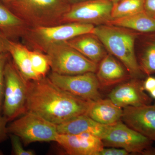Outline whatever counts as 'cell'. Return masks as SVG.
Returning <instances> with one entry per match:
<instances>
[{
    "label": "cell",
    "instance_id": "cell-1",
    "mask_svg": "<svg viewBox=\"0 0 155 155\" xmlns=\"http://www.w3.org/2000/svg\"><path fill=\"white\" fill-rule=\"evenodd\" d=\"M92 102L61 89L48 78L28 81L25 113L36 114L56 125L87 115Z\"/></svg>",
    "mask_w": 155,
    "mask_h": 155
},
{
    "label": "cell",
    "instance_id": "cell-2",
    "mask_svg": "<svg viewBox=\"0 0 155 155\" xmlns=\"http://www.w3.org/2000/svg\"><path fill=\"white\" fill-rule=\"evenodd\" d=\"M92 33L99 39L108 52L124 65L131 78L141 79L143 77L145 74L135 55V33L127 28L104 24L94 27Z\"/></svg>",
    "mask_w": 155,
    "mask_h": 155
},
{
    "label": "cell",
    "instance_id": "cell-3",
    "mask_svg": "<svg viewBox=\"0 0 155 155\" xmlns=\"http://www.w3.org/2000/svg\"><path fill=\"white\" fill-rule=\"evenodd\" d=\"M7 6L18 17L36 27L62 21L71 5L65 0H13Z\"/></svg>",
    "mask_w": 155,
    "mask_h": 155
},
{
    "label": "cell",
    "instance_id": "cell-4",
    "mask_svg": "<svg viewBox=\"0 0 155 155\" xmlns=\"http://www.w3.org/2000/svg\"><path fill=\"white\" fill-rule=\"evenodd\" d=\"M52 72L72 75L87 72L96 73L98 64L84 57L67 41L54 44L45 50Z\"/></svg>",
    "mask_w": 155,
    "mask_h": 155
},
{
    "label": "cell",
    "instance_id": "cell-5",
    "mask_svg": "<svg viewBox=\"0 0 155 155\" xmlns=\"http://www.w3.org/2000/svg\"><path fill=\"white\" fill-rule=\"evenodd\" d=\"M4 74L5 92L2 111L9 121H13L26 112L28 81L9 58L5 66Z\"/></svg>",
    "mask_w": 155,
    "mask_h": 155
},
{
    "label": "cell",
    "instance_id": "cell-6",
    "mask_svg": "<svg viewBox=\"0 0 155 155\" xmlns=\"http://www.w3.org/2000/svg\"><path fill=\"white\" fill-rule=\"evenodd\" d=\"M9 134L18 136L26 145L36 142L55 141L58 134L57 125L42 117L26 112L8 126Z\"/></svg>",
    "mask_w": 155,
    "mask_h": 155
},
{
    "label": "cell",
    "instance_id": "cell-7",
    "mask_svg": "<svg viewBox=\"0 0 155 155\" xmlns=\"http://www.w3.org/2000/svg\"><path fill=\"white\" fill-rule=\"evenodd\" d=\"M94 25L92 24L69 22L56 26H36L29 33V38L33 44L45 50L48 47L84 34L92 33Z\"/></svg>",
    "mask_w": 155,
    "mask_h": 155
},
{
    "label": "cell",
    "instance_id": "cell-8",
    "mask_svg": "<svg viewBox=\"0 0 155 155\" xmlns=\"http://www.w3.org/2000/svg\"><path fill=\"white\" fill-rule=\"evenodd\" d=\"M104 146L119 148L129 153L142 154L152 146L153 141L128 127L122 120L109 125L101 138Z\"/></svg>",
    "mask_w": 155,
    "mask_h": 155
},
{
    "label": "cell",
    "instance_id": "cell-9",
    "mask_svg": "<svg viewBox=\"0 0 155 155\" xmlns=\"http://www.w3.org/2000/svg\"><path fill=\"white\" fill-rule=\"evenodd\" d=\"M111 0H84L73 4L64 14L62 22H79L97 25L112 19Z\"/></svg>",
    "mask_w": 155,
    "mask_h": 155
},
{
    "label": "cell",
    "instance_id": "cell-10",
    "mask_svg": "<svg viewBox=\"0 0 155 155\" xmlns=\"http://www.w3.org/2000/svg\"><path fill=\"white\" fill-rule=\"evenodd\" d=\"M48 79L59 88L84 99L94 101L102 98L101 86L94 72L67 75L52 72Z\"/></svg>",
    "mask_w": 155,
    "mask_h": 155
},
{
    "label": "cell",
    "instance_id": "cell-11",
    "mask_svg": "<svg viewBox=\"0 0 155 155\" xmlns=\"http://www.w3.org/2000/svg\"><path fill=\"white\" fill-rule=\"evenodd\" d=\"M144 91L141 79L131 78L117 84L108 97L115 104L122 108L151 104L152 98Z\"/></svg>",
    "mask_w": 155,
    "mask_h": 155
},
{
    "label": "cell",
    "instance_id": "cell-12",
    "mask_svg": "<svg viewBox=\"0 0 155 155\" xmlns=\"http://www.w3.org/2000/svg\"><path fill=\"white\" fill-rule=\"evenodd\" d=\"M55 142L69 155H98L104 147L100 137L89 133L58 134Z\"/></svg>",
    "mask_w": 155,
    "mask_h": 155
},
{
    "label": "cell",
    "instance_id": "cell-13",
    "mask_svg": "<svg viewBox=\"0 0 155 155\" xmlns=\"http://www.w3.org/2000/svg\"><path fill=\"white\" fill-rule=\"evenodd\" d=\"M122 120L128 127L155 141V104L124 108Z\"/></svg>",
    "mask_w": 155,
    "mask_h": 155
},
{
    "label": "cell",
    "instance_id": "cell-14",
    "mask_svg": "<svg viewBox=\"0 0 155 155\" xmlns=\"http://www.w3.org/2000/svg\"><path fill=\"white\" fill-rule=\"evenodd\" d=\"M95 73L101 87L117 85L131 78L124 65L110 53L98 64Z\"/></svg>",
    "mask_w": 155,
    "mask_h": 155
},
{
    "label": "cell",
    "instance_id": "cell-15",
    "mask_svg": "<svg viewBox=\"0 0 155 155\" xmlns=\"http://www.w3.org/2000/svg\"><path fill=\"white\" fill-rule=\"evenodd\" d=\"M67 42L84 57L97 64L108 54L102 43L92 33L81 35Z\"/></svg>",
    "mask_w": 155,
    "mask_h": 155
},
{
    "label": "cell",
    "instance_id": "cell-16",
    "mask_svg": "<svg viewBox=\"0 0 155 155\" xmlns=\"http://www.w3.org/2000/svg\"><path fill=\"white\" fill-rule=\"evenodd\" d=\"M87 115L99 124L109 126L122 120L123 109L109 98H101L92 102Z\"/></svg>",
    "mask_w": 155,
    "mask_h": 155
},
{
    "label": "cell",
    "instance_id": "cell-17",
    "mask_svg": "<svg viewBox=\"0 0 155 155\" xmlns=\"http://www.w3.org/2000/svg\"><path fill=\"white\" fill-rule=\"evenodd\" d=\"M108 126L97 123L86 115H81L57 125L58 134L89 133L101 138Z\"/></svg>",
    "mask_w": 155,
    "mask_h": 155
},
{
    "label": "cell",
    "instance_id": "cell-18",
    "mask_svg": "<svg viewBox=\"0 0 155 155\" xmlns=\"http://www.w3.org/2000/svg\"><path fill=\"white\" fill-rule=\"evenodd\" d=\"M7 51L12 57L17 69L26 80L36 81L41 79L33 70L30 60V51L27 48L8 39Z\"/></svg>",
    "mask_w": 155,
    "mask_h": 155
},
{
    "label": "cell",
    "instance_id": "cell-19",
    "mask_svg": "<svg viewBox=\"0 0 155 155\" xmlns=\"http://www.w3.org/2000/svg\"><path fill=\"white\" fill-rule=\"evenodd\" d=\"M107 24L143 33L155 32V18L150 17L144 11L127 17L112 19Z\"/></svg>",
    "mask_w": 155,
    "mask_h": 155
},
{
    "label": "cell",
    "instance_id": "cell-20",
    "mask_svg": "<svg viewBox=\"0 0 155 155\" xmlns=\"http://www.w3.org/2000/svg\"><path fill=\"white\" fill-rule=\"evenodd\" d=\"M24 21L0 0V34L8 39L22 31Z\"/></svg>",
    "mask_w": 155,
    "mask_h": 155
},
{
    "label": "cell",
    "instance_id": "cell-21",
    "mask_svg": "<svg viewBox=\"0 0 155 155\" xmlns=\"http://www.w3.org/2000/svg\"><path fill=\"white\" fill-rule=\"evenodd\" d=\"M144 0H119L113 3L112 19L127 17L144 11Z\"/></svg>",
    "mask_w": 155,
    "mask_h": 155
},
{
    "label": "cell",
    "instance_id": "cell-22",
    "mask_svg": "<svg viewBox=\"0 0 155 155\" xmlns=\"http://www.w3.org/2000/svg\"><path fill=\"white\" fill-rule=\"evenodd\" d=\"M138 64L145 75L155 73V39L148 42L139 57Z\"/></svg>",
    "mask_w": 155,
    "mask_h": 155
},
{
    "label": "cell",
    "instance_id": "cell-23",
    "mask_svg": "<svg viewBox=\"0 0 155 155\" xmlns=\"http://www.w3.org/2000/svg\"><path fill=\"white\" fill-rule=\"evenodd\" d=\"M30 58L34 72L41 78H45L50 67L47 56L37 51H30Z\"/></svg>",
    "mask_w": 155,
    "mask_h": 155
},
{
    "label": "cell",
    "instance_id": "cell-24",
    "mask_svg": "<svg viewBox=\"0 0 155 155\" xmlns=\"http://www.w3.org/2000/svg\"><path fill=\"white\" fill-rule=\"evenodd\" d=\"M8 52L0 53V111H2L5 92V68L9 58Z\"/></svg>",
    "mask_w": 155,
    "mask_h": 155
},
{
    "label": "cell",
    "instance_id": "cell-25",
    "mask_svg": "<svg viewBox=\"0 0 155 155\" xmlns=\"http://www.w3.org/2000/svg\"><path fill=\"white\" fill-rule=\"evenodd\" d=\"M12 145V153L15 155H34L35 153L31 150L24 149L22 146V140L18 136L9 134Z\"/></svg>",
    "mask_w": 155,
    "mask_h": 155
},
{
    "label": "cell",
    "instance_id": "cell-26",
    "mask_svg": "<svg viewBox=\"0 0 155 155\" xmlns=\"http://www.w3.org/2000/svg\"><path fill=\"white\" fill-rule=\"evenodd\" d=\"M8 122V120L1 114V111H0V143L8 139L9 134L7 124Z\"/></svg>",
    "mask_w": 155,
    "mask_h": 155
},
{
    "label": "cell",
    "instance_id": "cell-27",
    "mask_svg": "<svg viewBox=\"0 0 155 155\" xmlns=\"http://www.w3.org/2000/svg\"><path fill=\"white\" fill-rule=\"evenodd\" d=\"M129 153L126 150L119 148L112 147L103 149L99 153L98 155H127Z\"/></svg>",
    "mask_w": 155,
    "mask_h": 155
},
{
    "label": "cell",
    "instance_id": "cell-28",
    "mask_svg": "<svg viewBox=\"0 0 155 155\" xmlns=\"http://www.w3.org/2000/svg\"><path fill=\"white\" fill-rule=\"evenodd\" d=\"M144 11L150 17L155 18V0H144Z\"/></svg>",
    "mask_w": 155,
    "mask_h": 155
},
{
    "label": "cell",
    "instance_id": "cell-29",
    "mask_svg": "<svg viewBox=\"0 0 155 155\" xmlns=\"http://www.w3.org/2000/svg\"><path fill=\"white\" fill-rule=\"evenodd\" d=\"M143 87L145 91L150 93L155 87V78L149 76L143 81Z\"/></svg>",
    "mask_w": 155,
    "mask_h": 155
},
{
    "label": "cell",
    "instance_id": "cell-30",
    "mask_svg": "<svg viewBox=\"0 0 155 155\" xmlns=\"http://www.w3.org/2000/svg\"><path fill=\"white\" fill-rule=\"evenodd\" d=\"M8 40V39L0 34V53L8 52L7 51Z\"/></svg>",
    "mask_w": 155,
    "mask_h": 155
},
{
    "label": "cell",
    "instance_id": "cell-31",
    "mask_svg": "<svg viewBox=\"0 0 155 155\" xmlns=\"http://www.w3.org/2000/svg\"><path fill=\"white\" fill-rule=\"evenodd\" d=\"M65 1L69 3V4H70V3L75 4V3L79 2L84 1V0H65Z\"/></svg>",
    "mask_w": 155,
    "mask_h": 155
},
{
    "label": "cell",
    "instance_id": "cell-32",
    "mask_svg": "<svg viewBox=\"0 0 155 155\" xmlns=\"http://www.w3.org/2000/svg\"><path fill=\"white\" fill-rule=\"evenodd\" d=\"M1 1L6 5L8 6L13 2V0H1Z\"/></svg>",
    "mask_w": 155,
    "mask_h": 155
},
{
    "label": "cell",
    "instance_id": "cell-33",
    "mask_svg": "<svg viewBox=\"0 0 155 155\" xmlns=\"http://www.w3.org/2000/svg\"><path fill=\"white\" fill-rule=\"evenodd\" d=\"M149 93L152 98L155 99V87Z\"/></svg>",
    "mask_w": 155,
    "mask_h": 155
},
{
    "label": "cell",
    "instance_id": "cell-34",
    "mask_svg": "<svg viewBox=\"0 0 155 155\" xmlns=\"http://www.w3.org/2000/svg\"><path fill=\"white\" fill-rule=\"evenodd\" d=\"M119 1V0H111L113 3L116 2H118V1Z\"/></svg>",
    "mask_w": 155,
    "mask_h": 155
}]
</instances>
